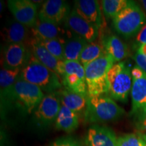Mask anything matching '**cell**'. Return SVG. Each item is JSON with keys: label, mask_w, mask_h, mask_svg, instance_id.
Wrapping results in <instances>:
<instances>
[{"label": "cell", "mask_w": 146, "mask_h": 146, "mask_svg": "<svg viewBox=\"0 0 146 146\" xmlns=\"http://www.w3.org/2000/svg\"><path fill=\"white\" fill-rule=\"evenodd\" d=\"M114 64L113 58L106 54L84 66L88 96L108 95L109 89L108 73Z\"/></svg>", "instance_id": "cell-3"}, {"label": "cell", "mask_w": 146, "mask_h": 146, "mask_svg": "<svg viewBox=\"0 0 146 146\" xmlns=\"http://www.w3.org/2000/svg\"><path fill=\"white\" fill-rule=\"evenodd\" d=\"M55 93L60 98L61 105L68 108L78 115L84 114L87 108V96L76 94L64 87H62Z\"/></svg>", "instance_id": "cell-20"}, {"label": "cell", "mask_w": 146, "mask_h": 146, "mask_svg": "<svg viewBox=\"0 0 146 146\" xmlns=\"http://www.w3.org/2000/svg\"><path fill=\"white\" fill-rule=\"evenodd\" d=\"M70 12V7L65 1L47 0L42 5L38 18L41 21L60 25L66 21Z\"/></svg>", "instance_id": "cell-12"}, {"label": "cell", "mask_w": 146, "mask_h": 146, "mask_svg": "<svg viewBox=\"0 0 146 146\" xmlns=\"http://www.w3.org/2000/svg\"><path fill=\"white\" fill-rule=\"evenodd\" d=\"M44 96L39 87L19 77L14 87L12 105L16 106L25 114H31Z\"/></svg>", "instance_id": "cell-6"}, {"label": "cell", "mask_w": 146, "mask_h": 146, "mask_svg": "<svg viewBox=\"0 0 146 146\" xmlns=\"http://www.w3.org/2000/svg\"><path fill=\"white\" fill-rule=\"evenodd\" d=\"M137 51L141 53V54L146 56V43H144V44L141 45V46L139 47Z\"/></svg>", "instance_id": "cell-32"}, {"label": "cell", "mask_w": 146, "mask_h": 146, "mask_svg": "<svg viewBox=\"0 0 146 146\" xmlns=\"http://www.w3.org/2000/svg\"><path fill=\"white\" fill-rule=\"evenodd\" d=\"M52 146H81L77 140L72 137L64 136L58 138L53 142Z\"/></svg>", "instance_id": "cell-28"}, {"label": "cell", "mask_w": 146, "mask_h": 146, "mask_svg": "<svg viewBox=\"0 0 146 146\" xmlns=\"http://www.w3.org/2000/svg\"><path fill=\"white\" fill-rule=\"evenodd\" d=\"M135 43L139 47L144 43H146V24L137 35Z\"/></svg>", "instance_id": "cell-30"}, {"label": "cell", "mask_w": 146, "mask_h": 146, "mask_svg": "<svg viewBox=\"0 0 146 146\" xmlns=\"http://www.w3.org/2000/svg\"><path fill=\"white\" fill-rule=\"evenodd\" d=\"M61 108L60 98L56 93L47 94L33 113V120L36 127L47 128L56 122Z\"/></svg>", "instance_id": "cell-8"}, {"label": "cell", "mask_w": 146, "mask_h": 146, "mask_svg": "<svg viewBox=\"0 0 146 146\" xmlns=\"http://www.w3.org/2000/svg\"><path fill=\"white\" fill-rule=\"evenodd\" d=\"M58 75L61 78L64 88L76 94L87 96L85 68L79 62L62 61Z\"/></svg>", "instance_id": "cell-7"}, {"label": "cell", "mask_w": 146, "mask_h": 146, "mask_svg": "<svg viewBox=\"0 0 146 146\" xmlns=\"http://www.w3.org/2000/svg\"><path fill=\"white\" fill-rule=\"evenodd\" d=\"M8 6L14 19L29 28L34 27L38 20L39 5L29 0H9Z\"/></svg>", "instance_id": "cell-10"}, {"label": "cell", "mask_w": 146, "mask_h": 146, "mask_svg": "<svg viewBox=\"0 0 146 146\" xmlns=\"http://www.w3.org/2000/svg\"><path fill=\"white\" fill-rule=\"evenodd\" d=\"M106 54L107 53L102 43L95 41L89 43L81 53L79 62L84 66L87 64L92 62L98 58L102 57Z\"/></svg>", "instance_id": "cell-24"}, {"label": "cell", "mask_w": 146, "mask_h": 146, "mask_svg": "<svg viewBox=\"0 0 146 146\" xmlns=\"http://www.w3.org/2000/svg\"><path fill=\"white\" fill-rule=\"evenodd\" d=\"M68 30V29H67ZM64 60L79 62L80 56L88 42L81 36L70 31H67L64 36Z\"/></svg>", "instance_id": "cell-19"}, {"label": "cell", "mask_w": 146, "mask_h": 146, "mask_svg": "<svg viewBox=\"0 0 146 146\" xmlns=\"http://www.w3.org/2000/svg\"><path fill=\"white\" fill-rule=\"evenodd\" d=\"M29 27L20 23L16 19H10L2 31L3 39L7 43H27L31 37Z\"/></svg>", "instance_id": "cell-18"}, {"label": "cell", "mask_w": 146, "mask_h": 146, "mask_svg": "<svg viewBox=\"0 0 146 146\" xmlns=\"http://www.w3.org/2000/svg\"><path fill=\"white\" fill-rule=\"evenodd\" d=\"M132 108L131 116L133 117L135 123L141 118L146 112V74L141 77L133 79L131 88Z\"/></svg>", "instance_id": "cell-13"}, {"label": "cell", "mask_w": 146, "mask_h": 146, "mask_svg": "<svg viewBox=\"0 0 146 146\" xmlns=\"http://www.w3.org/2000/svg\"><path fill=\"white\" fill-rule=\"evenodd\" d=\"M31 55L27 43H7L3 48L2 68L22 70Z\"/></svg>", "instance_id": "cell-9"}, {"label": "cell", "mask_w": 146, "mask_h": 146, "mask_svg": "<svg viewBox=\"0 0 146 146\" xmlns=\"http://www.w3.org/2000/svg\"><path fill=\"white\" fill-rule=\"evenodd\" d=\"M74 10L80 16L99 28L104 26V18L100 3L96 0H78L74 3Z\"/></svg>", "instance_id": "cell-16"}, {"label": "cell", "mask_w": 146, "mask_h": 146, "mask_svg": "<svg viewBox=\"0 0 146 146\" xmlns=\"http://www.w3.org/2000/svg\"><path fill=\"white\" fill-rule=\"evenodd\" d=\"M127 0H103L102 7L104 14L109 18H114L129 4Z\"/></svg>", "instance_id": "cell-25"}, {"label": "cell", "mask_w": 146, "mask_h": 146, "mask_svg": "<svg viewBox=\"0 0 146 146\" xmlns=\"http://www.w3.org/2000/svg\"><path fill=\"white\" fill-rule=\"evenodd\" d=\"M79 125L78 115L68 108L61 105L60 112L55 122V127L59 131L70 133L75 131Z\"/></svg>", "instance_id": "cell-23"}, {"label": "cell", "mask_w": 146, "mask_h": 146, "mask_svg": "<svg viewBox=\"0 0 146 146\" xmlns=\"http://www.w3.org/2000/svg\"><path fill=\"white\" fill-rule=\"evenodd\" d=\"M20 78L36 85L47 94L56 92L63 86L60 76L40 63L33 54L22 68Z\"/></svg>", "instance_id": "cell-1"}, {"label": "cell", "mask_w": 146, "mask_h": 146, "mask_svg": "<svg viewBox=\"0 0 146 146\" xmlns=\"http://www.w3.org/2000/svg\"><path fill=\"white\" fill-rule=\"evenodd\" d=\"M65 27L88 43L94 42L99 35V28L80 16L74 9L66 19Z\"/></svg>", "instance_id": "cell-11"}, {"label": "cell", "mask_w": 146, "mask_h": 146, "mask_svg": "<svg viewBox=\"0 0 146 146\" xmlns=\"http://www.w3.org/2000/svg\"><path fill=\"white\" fill-rule=\"evenodd\" d=\"M102 43L106 52L113 58L114 62H119L129 55V52L127 45L117 36L110 35L106 36Z\"/></svg>", "instance_id": "cell-21"}, {"label": "cell", "mask_w": 146, "mask_h": 146, "mask_svg": "<svg viewBox=\"0 0 146 146\" xmlns=\"http://www.w3.org/2000/svg\"><path fill=\"white\" fill-rule=\"evenodd\" d=\"M142 5H143V8H144V10H145V12L146 13V0H143V1H141Z\"/></svg>", "instance_id": "cell-33"}, {"label": "cell", "mask_w": 146, "mask_h": 146, "mask_svg": "<svg viewBox=\"0 0 146 146\" xmlns=\"http://www.w3.org/2000/svg\"><path fill=\"white\" fill-rule=\"evenodd\" d=\"M133 59L135 61L136 65L146 74V56L137 51L133 56Z\"/></svg>", "instance_id": "cell-29"}, {"label": "cell", "mask_w": 146, "mask_h": 146, "mask_svg": "<svg viewBox=\"0 0 146 146\" xmlns=\"http://www.w3.org/2000/svg\"><path fill=\"white\" fill-rule=\"evenodd\" d=\"M116 32L129 39L137 35L146 23V15L137 3L129 1L124 10L112 19Z\"/></svg>", "instance_id": "cell-4"}, {"label": "cell", "mask_w": 146, "mask_h": 146, "mask_svg": "<svg viewBox=\"0 0 146 146\" xmlns=\"http://www.w3.org/2000/svg\"><path fill=\"white\" fill-rule=\"evenodd\" d=\"M123 108L119 106L108 95L88 96L84 118L89 123H104L118 120L125 115Z\"/></svg>", "instance_id": "cell-2"}, {"label": "cell", "mask_w": 146, "mask_h": 146, "mask_svg": "<svg viewBox=\"0 0 146 146\" xmlns=\"http://www.w3.org/2000/svg\"><path fill=\"white\" fill-rule=\"evenodd\" d=\"M109 96L113 100L125 103L132 88L131 68L125 62L115 63L108 73Z\"/></svg>", "instance_id": "cell-5"}, {"label": "cell", "mask_w": 146, "mask_h": 146, "mask_svg": "<svg viewBox=\"0 0 146 146\" xmlns=\"http://www.w3.org/2000/svg\"><path fill=\"white\" fill-rule=\"evenodd\" d=\"M36 38L39 40L40 43H41V44L53 55V56H55L56 58H58V60H62V61L64 60V39H43V38Z\"/></svg>", "instance_id": "cell-26"}, {"label": "cell", "mask_w": 146, "mask_h": 146, "mask_svg": "<svg viewBox=\"0 0 146 146\" xmlns=\"http://www.w3.org/2000/svg\"><path fill=\"white\" fill-rule=\"evenodd\" d=\"M118 137L109 127L95 124L87 131L86 143L88 146H118Z\"/></svg>", "instance_id": "cell-15"}, {"label": "cell", "mask_w": 146, "mask_h": 146, "mask_svg": "<svg viewBox=\"0 0 146 146\" xmlns=\"http://www.w3.org/2000/svg\"><path fill=\"white\" fill-rule=\"evenodd\" d=\"M21 69H6L1 68L0 71L1 108L12 106L13 91L16 82L20 77Z\"/></svg>", "instance_id": "cell-14"}, {"label": "cell", "mask_w": 146, "mask_h": 146, "mask_svg": "<svg viewBox=\"0 0 146 146\" xmlns=\"http://www.w3.org/2000/svg\"><path fill=\"white\" fill-rule=\"evenodd\" d=\"M117 145L118 146H146V135L141 132L124 135L118 137Z\"/></svg>", "instance_id": "cell-27"}, {"label": "cell", "mask_w": 146, "mask_h": 146, "mask_svg": "<svg viewBox=\"0 0 146 146\" xmlns=\"http://www.w3.org/2000/svg\"><path fill=\"white\" fill-rule=\"evenodd\" d=\"M135 126L139 132L143 133L146 131V112L141 119L136 122Z\"/></svg>", "instance_id": "cell-31"}, {"label": "cell", "mask_w": 146, "mask_h": 146, "mask_svg": "<svg viewBox=\"0 0 146 146\" xmlns=\"http://www.w3.org/2000/svg\"><path fill=\"white\" fill-rule=\"evenodd\" d=\"M31 31L32 35L43 39H64V37L63 36H65V33L59 25L49 22L41 21L39 18L34 27L31 28Z\"/></svg>", "instance_id": "cell-22"}, {"label": "cell", "mask_w": 146, "mask_h": 146, "mask_svg": "<svg viewBox=\"0 0 146 146\" xmlns=\"http://www.w3.org/2000/svg\"><path fill=\"white\" fill-rule=\"evenodd\" d=\"M27 45H29L33 56L36 58L40 63L44 65L47 68L54 71L58 74L60 65L62 60H58L51 54L43 45L40 43L35 36H33L29 39Z\"/></svg>", "instance_id": "cell-17"}]
</instances>
